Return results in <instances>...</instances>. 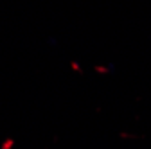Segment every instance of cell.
<instances>
[{
	"label": "cell",
	"mask_w": 151,
	"mask_h": 149,
	"mask_svg": "<svg viewBox=\"0 0 151 149\" xmlns=\"http://www.w3.org/2000/svg\"><path fill=\"white\" fill-rule=\"evenodd\" d=\"M11 145H13V140H7V142H6V144H4V149H9V147H11Z\"/></svg>",
	"instance_id": "obj_1"
}]
</instances>
